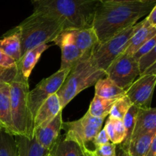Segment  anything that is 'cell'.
I'll list each match as a JSON object with an SVG mask.
<instances>
[{
  "mask_svg": "<svg viewBox=\"0 0 156 156\" xmlns=\"http://www.w3.org/2000/svg\"><path fill=\"white\" fill-rule=\"evenodd\" d=\"M18 66L15 68L6 69L0 66V80L6 84H9L18 73Z\"/></svg>",
  "mask_w": 156,
  "mask_h": 156,
  "instance_id": "cell-32",
  "label": "cell"
},
{
  "mask_svg": "<svg viewBox=\"0 0 156 156\" xmlns=\"http://www.w3.org/2000/svg\"><path fill=\"white\" fill-rule=\"evenodd\" d=\"M79 156H89V155H88V154H87V153H85V152H82V151L81 150L80 154H79Z\"/></svg>",
  "mask_w": 156,
  "mask_h": 156,
  "instance_id": "cell-41",
  "label": "cell"
},
{
  "mask_svg": "<svg viewBox=\"0 0 156 156\" xmlns=\"http://www.w3.org/2000/svg\"><path fill=\"white\" fill-rule=\"evenodd\" d=\"M104 128L109 136L111 143L117 146L123 141L125 138V128L122 120L108 117Z\"/></svg>",
  "mask_w": 156,
  "mask_h": 156,
  "instance_id": "cell-24",
  "label": "cell"
},
{
  "mask_svg": "<svg viewBox=\"0 0 156 156\" xmlns=\"http://www.w3.org/2000/svg\"><path fill=\"white\" fill-rule=\"evenodd\" d=\"M132 105L133 104L131 103L130 100L126 95L123 96L114 102L108 116L111 118L123 120Z\"/></svg>",
  "mask_w": 156,
  "mask_h": 156,
  "instance_id": "cell-28",
  "label": "cell"
},
{
  "mask_svg": "<svg viewBox=\"0 0 156 156\" xmlns=\"http://www.w3.org/2000/svg\"><path fill=\"white\" fill-rule=\"evenodd\" d=\"M9 85V84L5 83V82H2V81L0 80V89H1V88H4V87L5 86V85Z\"/></svg>",
  "mask_w": 156,
  "mask_h": 156,
  "instance_id": "cell-40",
  "label": "cell"
},
{
  "mask_svg": "<svg viewBox=\"0 0 156 156\" xmlns=\"http://www.w3.org/2000/svg\"><path fill=\"white\" fill-rule=\"evenodd\" d=\"M146 156H156V136L154 137L152 140V144Z\"/></svg>",
  "mask_w": 156,
  "mask_h": 156,
  "instance_id": "cell-36",
  "label": "cell"
},
{
  "mask_svg": "<svg viewBox=\"0 0 156 156\" xmlns=\"http://www.w3.org/2000/svg\"><path fill=\"white\" fill-rule=\"evenodd\" d=\"M105 76L120 88L126 90L140 76L138 62L124 53L117 56L105 70Z\"/></svg>",
  "mask_w": 156,
  "mask_h": 156,
  "instance_id": "cell-9",
  "label": "cell"
},
{
  "mask_svg": "<svg viewBox=\"0 0 156 156\" xmlns=\"http://www.w3.org/2000/svg\"><path fill=\"white\" fill-rule=\"evenodd\" d=\"M0 49L17 62L20 60L21 57V41L19 34L15 27L9 30L3 36L2 39L0 40Z\"/></svg>",
  "mask_w": 156,
  "mask_h": 156,
  "instance_id": "cell-21",
  "label": "cell"
},
{
  "mask_svg": "<svg viewBox=\"0 0 156 156\" xmlns=\"http://www.w3.org/2000/svg\"><path fill=\"white\" fill-rule=\"evenodd\" d=\"M74 43L82 55L90 53L99 43L97 34L92 27L73 30Z\"/></svg>",
  "mask_w": 156,
  "mask_h": 156,
  "instance_id": "cell-19",
  "label": "cell"
},
{
  "mask_svg": "<svg viewBox=\"0 0 156 156\" xmlns=\"http://www.w3.org/2000/svg\"><path fill=\"white\" fill-rule=\"evenodd\" d=\"M70 69H59L50 76L43 79L34 89L29 91L27 94L28 107L33 119V123L34 117L38 108L50 96L56 94L69 73Z\"/></svg>",
  "mask_w": 156,
  "mask_h": 156,
  "instance_id": "cell-8",
  "label": "cell"
},
{
  "mask_svg": "<svg viewBox=\"0 0 156 156\" xmlns=\"http://www.w3.org/2000/svg\"><path fill=\"white\" fill-rule=\"evenodd\" d=\"M18 156H48L50 150L44 149L34 136L28 138L21 135L15 136Z\"/></svg>",
  "mask_w": 156,
  "mask_h": 156,
  "instance_id": "cell-16",
  "label": "cell"
},
{
  "mask_svg": "<svg viewBox=\"0 0 156 156\" xmlns=\"http://www.w3.org/2000/svg\"><path fill=\"white\" fill-rule=\"evenodd\" d=\"M91 52L83 55L72 67L62 86L56 92L62 109L81 91L94 85L105 76V72L98 69L91 60Z\"/></svg>",
  "mask_w": 156,
  "mask_h": 156,
  "instance_id": "cell-4",
  "label": "cell"
},
{
  "mask_svg": "<svg viewBox=\"0 0 156 156\" xmlns=\"http://www.w3.org/2000/svg\"><path fill=\"white\" fill-rule=\"evenodd\" d=\"M156 136V130L148 133L130 142L126 155L129 156H146L150 148L152 140Z\"/></svg>",
  "mask_w": 156,
  "mask_h": 156,
  "instance_id": "cell-22",
  "label": "cell"
},
{
  "mask_svg": "<svg viewBox=\"0 0 156 156\" xmlns=\"http://www.w3.org/2000/svg\"><path fill=\"white\" fill-rule=\"evenodd\" d=\"M146 20L150 25L156 27V5L154 6L151 12L148 14Z\"/></svg>",
  "mask_w": 156,
  "mask_h": 156,
  "instance_id": "cell-35",
  "label": "cell"
},
{
  "mask_svg": "<svg viewBox=\"0 0 156 156\" xmlns=\"http://www.w3.org/2000/svg\"><path fill=\"white\" fill-rule=\"evenodd\" d=\"M156 47V36L153 37L152 38H151L150 40L147 41V42L145 43L143 46L140 47L138 49L136 52L133 55V57L134 58L136 61H138L140 58L143 56H144L145 54L148 53L149 52H150L152 49H154Z\"/></svg>",
  "mask_w": 156,
  "mask_h": 156,
  "instance_id": "cell-31",
  "label": "cell"
},
{
  "mask_svg": "<svg viewBox=\"0 0 156 156\" xmlns=\"http://www.w3.org/2000/svg\"><path fill=\"white\" fill-rule=\"evenodd\" d=\"M49 45L47 44H43L35 47L26 52L21 57L20 60L17 62L18 69L21 73L22 76L25 79H28L30 76L32 70L34 68L38 60L41 58L42 53L47 50Z\"/></svg>",
  "mask_w": 156,
  "mask_h": 156,
  "instance_id": "cell-17",
  "label": "cell"
},
{
  "mask_svg": "<svg viewBox=\"0 0 156 156\" xmlns=\"http://www.w3.org/2000/svg\"><path fill=\"white\" fill-rule=\"evenodd\" d=\"M117 100H108L94 95L88 108V112L92 117L106 118L110 114L113 105Z\"/></svg>",
  "mask_w": 156,
  "mask_h": 156,
  "instance_id": "cell-25",
  "label": "cell"
},
{
  "mask_svg": "<svg viewBox=\"0 0 156 156\" xmlns=\"http://www.w3.org/2000/svg\"><path fill=\"white\" fill-rule=\"evenodd\" d=\"M139 108L137 107L132 105L126 115L123 118V123L125 128V138L123 141L120 144V149L123 152L124 155H126L127 152L128 147L130 143L131 136H132L133 132L134 126H135L136 118L137 113H138Z\"/></svg>",
  "mask_w": 156,
  "mask_h": 156,
  "instance_id": "cell-23",
  "label": "cell"
},
{
  "mask_svg": "<svg viewBox=\"0 0 156 156\" xmlns=\"http://www.w3.org/2000/svg\"><path fill=\"white\" fill-rule=\"evenodd\" d=\"M15 29L21 41V56L34 47L53 41L65 30L63 23L60 20L37 11H34Z\"/></svg>",
  "mask_w": 156,
  "mask_h": 156,
  "instance_id": "cell-3",
  "label": "cell"
},
{
  "mask_svg": "<svg viewBox=\"0 0 156 156\" xmlns=\"http://www.w3.org/2000/svg\"><path fill=\"white\" fill-rule=\"evenodd\" d=\"M37 1H39V0H33L34 2H37Z\"/></svg>",
  "mask_w": 156,
  "mask_h": 156,
  "instance_id": "cell-42",
  "label": "cell"
},
{
  "mask_svg": "<svg viewBox=\"0 0 156 156\" xmlns=\"http://www.w3.org/2000/svg\"><path fill=\"white\" fill-rule=\"evenodd\" d=\"M61 49V66L59 69H71L83 56L74 43L73 30H64L53 41Z\"/></svg>",
  "mask_w": 156,
  "mask_h": 156,
  "instance_id": "cell-11",
  "label": "cell"
},
{
  "mask_svg": "<svg viewBox=\"0 0 156 156\" xmlns=\"http://www.w3.org/2000/svg\"><path fill=\"white\" fill-rule=\"evenodd\" d=\"M100 0H39L34 2V11L55 16L63 23L65 30L92 27Z\"/></svg>",
  "mask_w": 156,
  "mask_h": 156,
  "instance_id": "cell-2",
  "label": "cell"
},
{
  "mask_svg": "<svg viewBox=\"0 0 156 156\" xmlns=\"http://www.w3.org/2000/svg\"><path fill=\"white\" fill-rule=\"evenodd\" d=\"M134 30V25L122 30L104 43H98L93 49L91 60L98 69L105 70L110 64L123 53L129 44Z\"/></svg>",
  "mask_w": 156,
  "mask_h": 156,
  "instance_id": "cell-7",
  "label": "cell"
},
{
  "mask_svg": "<svg viewBox=\"0 0 156 156\" xmlns=\"http://www.w3.org/2000/svg\"><path fill=\"white\" fill-rule=\"evenodd\" d=\"M94 95L108 100H117L126 95V90L120 88L111 79L102 78L94 85Z\"/></svg>",
  "mask_w": 156,
  "mask_h": 156,
  "instance_id": "cell-20",
  "label": "cell"
},
{
  "mask_svg": "<svg viewBox=\"0 0 156 156\" xmlns=\"http://www.w3.org/2000/svg\"><path fill=\"white\" fill-rule=\"evenodd\" d=\"M109 143H111V141H110L109 136H108V133L105 131V128H103V129H101L99 131V133L96 135V136L94 137L92 141L94 149L96 147H99V146L106 145Z\"/></svg>",
  "mask_w": 156,
  "mask_h": 156,
  "instance_id": "cell-33",
  "label": "cell"
},
{
  "mask_svg": "<svg viewBox=\"0 0 156 156\" xmlns=\"http://www.w3.org/2000/svg\"><path fill=\"white\" fill-rule=\"evenodd\" d=\"M62 123V111H60L46 126L34 130V136L44 149L50 150L60 137Z\"/></svg>",
  "mask_w": 156,
  "mask_h": 156,
  "instance_id": "cell-12",
  "label": "cell"
},
{
  "mask_svg": "<svg viewBox=\"0 0 156 156\" xmlns=\"http://www.w3.org/2000/svg\"><path fill=\"white\" fill-rule=\"evenodd\" d=\"M48 156H55V153H54V149H53V147L50 149V153H49Z\"/></svg>",
  "mask_w": 156,
  "mask_h": 156,
  "instance_id": "cell-39",
  "label": "cell"
},
{
  "mask_svg": "<svg viewBox=\"0 0 156 156\" xmlns=\"http://www.w3.org/2000/svg\"><path fill=\"white\" fill-rule=\"evenodd\" d=\"M0 66L6 69L15 68L17 67V62L0 49Z\"/></svg>",
  "mask_w": 156,
  "mask_h": 156,
  "instance_id": "cell-34",
  "label": "cell"
},
{
  "mask_svg": "<svg viewBox=\"0 0 156 156\" xmlns=\"http://www.w3.org/2000/svg\"><path fill=\"white\" fill-rule=\"evenodd\" d=\"M62 111L59 97L56 94L50 96L38 108L34 117V130L46 126Z\"/></svg>",
  "mask_w": 156,
  "mask_h": 156,
  "instance_id": "cell-13",
  "label": "cell"
},
{
  "mask_svg": "<svg viewBox=\"0 0 156 156\" xmlns=\"http://www.w3.org/2000/svg\"><path fill=\"white\" fill-rule=\"evenodd\" d=\"M55 156H79L81 149L75 142L59 137L53 146Z\"/></svg>",
  "mask_w": 156,
  "mask_h": 156,
  "instance_id": "cell-26",
  "label": "cell"
},
{
  "mask_svg": "<svg viewBox=\"0 0 156 156\" xmlns=\"http://www.w3.org/2000/svg\"><path fill=\"white\" fill-rule=\"evenodd\" d=\"M0 156H18L15 136L0 129Z\"/></svg>",
  "mask_w": 156,
  "mask_h": 156,
  "instance_id": "cell-27",
  "label": "cell"
},
{
  "mask_svg": "<svg viewBox=\"0 0 156 156\" xmlns=\"http://www.w3.org/2000/svg\"><path fill=\"white\" fill-rule=\"evenodd\" d=\"M9 85L12 126L15 136L21 135L33 138V119L29 110L27 99L28 79H25L18 69L15 78Z\"/></svg>",
  "mask_w": 156,
  "mask_h": 156,
  "instance_id": "cell-5",
  "label": "cell"
},
{
  "mask_svg": "<svg viewBox=\"0 0 156 156\" xmlns=\"http://www.w3.org/2000/svg\"><path fill=\"white\" fill-rule=\"evenodd\" d=\"M145 75H156V63L148 68L141 76H145Z\"/></svg>",
  "mask_w": 156,
  "mask_h": 156,
  "instance_id": "cell-37",
  "label": "cell"
},
{
  "mask_svg": "<svg viewBox=\"0 0 156 156\" xmlns=\"http://www.w3.org/2000/svg\"><path fill=\"white\" fill-rule=\"evenodd\" d=\"M139 70H140V76L153 64L156 63V48L152 49L150 52L142 56L138 61Z\"/></svg>",
  "mask_w": 156,
  "mask_h": 156,
  "instance_id": "cell-30",
  "label": "cell"
},
{
  "mask_svg": "<svg viewBox=\"0 0 156 156\" xmlns=\"http://www.w3.org/2000/svg\"><path fill=\"white\" fill-rule=\"evenodd\" d=\"M105 118H98L86 114L80 119L74 121L63 122L62 129L66 132L63 138L75 142L82 152L89 150L88 144L92 143L93 140L102 129Z\"/></svg>",
  "mask_w": 156,
  "mask_h": 156,
  "instance_id": "cell-6",
  "label": "cell"
},
{
  "mask_svg": "<svg viewBox=\"0 0 156 156\" xmlns=\"http://www.w3.org/2000/svg\"><path fill=\"white\" fill-rule=\"evenodd\" d=\"M156 5V0L136 2L100 1L92 27L99 43H104L122 30L135 25Z\"/></svg>",
  "mask_w": 156,
  "mask_h": 156,
  "instance_id": "cell-1",
  "label": "cell"
},
{
  "mask_svg": "<svg viewBox=\"0 0 156 156\" xmlns=\"http://www.w3.org/2000/svg\"><path fill=\"white\" fill-rule=\"evenodd\" d=\"M155 36H156V27L150 25L145 18L134 25L133 34L124 53L133 56L141 46Z\"/></svg>",
  "mask_w": 156,
  "mask_h": 156,
  "instance_id": "cell-14",
  "label": "cell"
},
{
  "mask_svg": "<svg viewBox=\"0 0 156 156\" xmlns=\"http://www.w3.org/2000/svg\"><path fill=\"white\" fill-rule=\"evenodd\" d=\"M156 130V108H139L131 140Z\"/></svg>",
  "mask_w": 156,
  "mask_h": 156,
  "instance_id": "cell-15",
  "label": "cell"
},
{
  "mask_svg": "<svg viewBox=\"0 0 156 156\" xmlns=\"http://www.w3.org/2000/svg\"><path fill=\"white\" fill-rule=\"evenodd\" d=\"M125 155V156H129V155Z\"/></svg>",
  "mask_w": 156,
  "mask_h": 156,
  "instance_id": "cell-43",
  "label": "cell"
},
{
  "mask_svg": "<svg viewBox=\"0 0 156 156\" xmlns=\"http://www.w3.org/2000/svg\"><path fill=\"white\" fill-rule=\"evenodd\" d=\"M0 129L15 136L12 126L9 85L0 89Z\"/></svg>",
  "mask_w": 156,
  "mask_h": 156,
  "instance_id": "cell-18",
  "label": "cell"
},
{
  "mask_svg": "<svg viewBox=\"0 0 156 156\" xmlns=\"http://www.w3.org/2000/svg\"><path fill=\"white\" fill-rule=\"evenodd\" d=\"M100 1H117V2H136V1H149V0H100Z\"/></svg>",
  "mask_w": 156,
  "mask_h": 156,
  "instance_id": "cell-38",
  "label": "cell"
},
{
  "mask_svg": "<svg viewBox=\"0 0 156 156\" xmlns=\"http://www.w3.org/2000/svg\"><path fill=\"white\" fill-rule=\"evenodd\" d=\"M116 146L112 143H109L104 146L94 148L92 150L85 152L89 156H117L116 155Z\"/></svg>",
  "mask_w": 156,
  "mask_h": 156,
  "instance_id": "cell-29",
  "label": "cell"
},
{
  "mask_svg": "<svg viewBox=\"0 0 156 156\" xmlns=\"http://www.w3.org/2000/svg\"><path fill=\"white\" fill-rule=\"evenodd\" d=\"M155 83L156 75L140 76L126 90V96L134 106L141 109H148L152 103Z\"/></svg>",
  "mask_w": 156,
  "mask_h": 156,
  "instance_id": "cell-10",
  "label": "cell"
}]
</instances>
